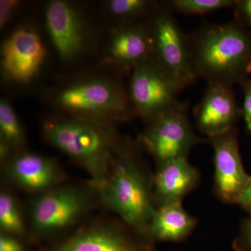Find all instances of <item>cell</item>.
<instances>
[{
  "mask_svg": "<svg viewBox=\"0 0 251 251\" xmlns=\"http://www.w3.org/2000/svg\"><path fill=\"white\" fill-rule=\"evenodd\" d=\"M197 78L242 85L251 74V31L239 20L204 23L188 34Z\"/></svg>",
  "mask_w": 251,
  "mask_h": 251,
  "instance_id": "obj_1",
  "label": "cell"
},
{
  "mask_svg": "<svg viewBox=\"0 0 251 251\" xmlns=\"http://www.w3.org/2000/svg\"><path fill=\"white\" fill-rule=\"evenodd\" d=\"M106 181L99 191L100 201L135 233L149 239L150 221L156 205L150 182L131 150L117 148Z\"/></svg>",
  "mask_w": 251,
  "mask_h": 251,
  "instance_id": "obj_2",
  "label": "cell"
},
{
  "mask_svg": "<svg viewBox=\"0 0 251 251\" xmlns=\"http://www.w3.org/2000/svg\"><path fill=\"white\" fill-rule=\"evenodd\" d=\"M44 134L54 147L88 173L99 191L106 181L117 145L95 122L76 117L48 121Z\"/></svg>",
  "mask_w": 251,
  "mask_h": 251,
  "instance_id": "obj_3",
  "label": "cell"
},
{
  "mask_svg": "<svg viewBox=\"0 0 251 251\" xmlns=\"http://www.w3.org/2000/svg\"><path fill=\"white\" fill-rule=\"evenodd\" d=\"M98 201L99 191L90 186L59 185L37 195L29 206V223L36 235L59 232L78 221Z\"/></svg>",
  "mask_w": 251,
  "mask_h": 251,
  "instance_id": "obj_4",
  "label": "cell"
},
{
  "mask_svg": "<svg viewBox=\"0 0 251 251\" xmlns=\"http://www.w3.org/2000/svg\"><path fill=\"white\" fill-rule=\"evenodd\" d=\"M151 60L171 77L181 91L197 80L191 62L188 35L183 31L171 10L159 6L149 21Z\"/></svg>",
  "mask_w": 251,
  "mask_h": 251,
  "instance_id": "obj_5",
  "label": "cell"
},
{
  "mask_svg": "<svg viewBox=\"0 0 251 251\" xmlns=\"http://www.w3.org/2000/svg\"><path fill=\"white\" fill-rule=\"evenodd\" d=\"M63 108L95 122L127 120L135 112L128 94L108 81L92 79L65 87L57 97Z\"/></svg>",
  "mask_w": 251,
  "mask_h": 251,
  "instance_id": "obj_6",
  "label": "cell"
},
{
  "mask_svg": "<svg viewBox=\"0 0 251 251\" xmlns=\"http://www.w3.org/2000/svg\"><path fill=\"white\" fill-rule=\"evenodd\" d=\"M188 110V104L180 102L149 123L140 137L143 148L158 164L187 158L190 151L202 141L193 131Z\"/></svg>",
  "mask_w": 251,
  "mask_h": 251,
  "instance_id": "obj_7",
  "label": "cell"
},
{
  "mask_svg": "<svg viewBox=\"0 0 251 251\" xmlns=\"http://www.w3.org/2000/svg\"><path fill=\"white\" fill-rule=\"evenodd\" d=\"M181 90L151 60L132 70L128 97L135 113L150 123L180 103Z\"/></svg>",
  "mask_w": 251,
  "mask_h": 251,
  "instance_id": "obj_8",
  "label": "cell"
},
{
  "mask_svg": "<svg viewBox=\"0 0 251 251\" xmlns=\"http://www.w3.org/2000/svg\"><path fill=\"white\" fill-rule=\"evenodd\" d=\"M208 139L214 151V192L226 204H237L251 175L243 165L237 127Z\"/></svg>",
  "mask_w": 251,
  "mask_h": 251,
  "instance_id": "obj_9",
  "label": "cell"
},
{
  "mask_svg": "<svg viewBox=\"0 0 251 251\" xmlns=\"http://www.w3.org/2000/svg\"><path fill=\"white\" fill-rule=\"evenodd\" d=\"M40 36L31 28L16 29L1 46V66L9 80L27 84L39 74L46 58Z\"/></svg>",
  "mask_w": 251,
  "mask_h": 251,
  "instance_id": "obj_10",
  "label": "cell"
},
{
  "mask_svg": "<svg viewBox=\"0 0 251 251\" xmlns=\"http://www.w3.org/2000/svg\"><path fill=\"white\" fill-rule=\"evenodd\" d=\"M46 23L50 37L59 57L71 62L83 52L87 29L78 11L70 3L53 0L46 9Z\"/></svg>",
  "mask_w": 251,
  "mask_h": 251,
  "instance_id": "obj_11",
  "label": "cell"
},
{
  "mask_svg": "<svg viewBox=\"0 0 251 251\" xmlns=\"http://www.w3.org/2000/svg\"><path fill=\"white\" fill-rule=\"evenodd\" d=\"M198 129L208 138L221 134L236 127L242 117L231 86L207 83L201 101L194 109Z\"/></svg>",
  "mask_w": 251,
  "mask_h": 251,
  "instance_id": "obj_12",
  "label": "cell"
},
{
  "mask_svg": "<svg viewBox=\"0 0 251 251\" xmlns=\"http://www.w3.org/2000/svg\"><path fill=\"white\" fill-rule=\"evenodd\" d=\"M6 177L27 192L41 193L62 184L64 174L54 160L36 153L21 151L5 163Z\"/></svg>",
  "mask_w": 251,
  "mask_h": 251,
  "instance_id": "obj_13",
  "label": "cell"
},
{
  "mask_svg": "<svg viewBox=\"0 0 251 251\" xmlns=\"http://www.w3.org/2000/svg\"><path fill=\"white\" fill-rule=\"evenodd\" d=\"M50 251H153L138 244L113 225L98 224L81 229Z\"/></svg>",
  "mask_w": 251,
  "mask_h": 251,
  "instance_id": "obj_14",
  "label": "cell"
},
{
  "mask_svg": "<svg viewBox=\"0 0 251 251\" xmlns=\"http://www.w3.org/2000/svg\"><path fill=\"white\" fill-rule=\"evenodd\" d=\"M199 182V172L187 158H176L158 164L152 179L156 206L182 202L183 198L197 187Z\"/></svg>",
  "mask_w": 251,
  "mask_h": 251,
  "instance_id": "obj_15",
  "label": "cell"
},
{
  "mask_svg": "<svg viewBox=\"0 0 251 251\" xmlns=\"http://www.w3.org/2000/svg\"><path fill=\"white\" fill-rule=\"evenodd\" d=\"M151 54L149 21L122 24L112 36L110 56L122 69L133 70L142 63L151 59Z\"/></svg>",
  "mask_w": 251,
  "mask_h": 251,
  "instance_id": "obj_16",
  "label": "cell"
},
{
  "mask_svg": "<svg viewBox=\"0 0 251 251\" xmlns=\"http://www.w3.org/2000/svg\"><path fill=\"white\" fill-rule=\"evenodd\" d=\"M196 225L197 220L188 214L182 202L158 206L150 221L149 239L180 242L192 233Z\"/></svg>",
  "mask_w": 251,
  "mask_h": 251,
  "instance_id": "obj_17",
  "label": "cell"
},
{
  "mask_svg": "<svg viewBox=\"0 0 251 251\" xmlns=\"http://www.w3.org/2000/svg\"><path fill=\"white\" fill-rule=\"evenodd\" d=\"M160 6L147 0H112L108 2L110 12L122 21V24L150 21Z\"/></svg>",
  "mask_w": 251,
  "mask_h": 251,
  "instance_id": "obj_18",
  "label": "cell"
},
{
  "mask_svg": "<svg viewBox=\"0 0 251 251\" xmlns=\"http://www.w3.org/2000/svg\"><path fill=\"white\" fill-rule=\"evenodd\" d=\"M0 140L7 144L15 154L23 151L25 143L24 130L16 112L3 99L0 101Z\"/></svg>",
  "mask_w": 251,
  "mask_h": 251,
  "instance_id": "obj_19",
  "label": "cell"
},
{
  "mask_svg": "<svg viewBox=\"0 0 251 251\" xmlns=\"http://www.w3.org/2000/svg\"><path fill=\"white\" fill-rule=\"evenodd\" d=\"M0 227L1 233L14 237H21L26 232L25 223L17 200L5 191L0 194Z\"/></svg>",
  "mask_w": 251,
  "mask_h": 251,
  "instance_id": "obj_20",
  "label": "cell"
},
{
  "mask_svg": "<svg viewBox=\"0 0 251 251\" xmlns=\"http://www.w3.org/2000/svg\"><path fill=\"white\" fill-rule=\"evenodd\" d=\"M237 0H171L167 6L171 11L186 15H206L217 10L234 8Z\"/></svg>",
  "mask_w": 251,
  "mask_h": 251,
  "instance_id": "obj_21",
  "label": "cell"
},
{
  "mask_svg": "<svg viewBox=\"0 0 251 251\" xmlns=\"http://www.w3.org/2000/svg\"><path fill=\"white\" fill-rule=\"evenodd\" d=\"M233 247L237 251H251V216L245 218L241 223L239 234Z\"/></svg>",
  "mask_w": 251,
  "mask_h": 251,
  "instance_id": "obj_22",
  "label": "cell"
},
{
  "mask_svg": "<svg viewBox=\"0 0 251 251\" xmlns=\"http://www.w3.org/2000/svg\"><path fill=\"white\" fill-rule=\"evenodd\" d=\"M242 87L244 92L242 117L244 120L246 129L251 133V77L248 78L242 84Z\"/></svg>",
  "mask_w": 251,
  "mask_h": 251,
  "instance_id": "obj_23",
  "label": "cell"
},
{
  "mask_svg": "<svg viewBox=\"0 0 251 251\" xmlns=\"http://www.w3.org/2000/svg\"><path fill=\"white\" fill-rule=\"evenodd\" d=\"M234 9L237 19L251 31V0H237Z\"/></svg>",
  "mask_w": 251,
  "mask_h": 251,
  "instance_id": "obj_24",
  "label": "cell"
},
{
  "mask_svg": "<svg viewBox=\"0 0 251 251\" xmlns=\"http://www.w3.org/2000/svg\"><path fill=\"white\" fill-rule=\"evenodd\" d=\"M19 2L14 0L0 1V27H4L9 21Z\"/></svg>",
  "mask_w": 251,
  "mask_h": 251,
  "instance_id": "obj_25",
  "label": "cell"
},
{
  "mask_svg": "<svg viewBox=\"0 0 251 251\" xmlns=\"http://www.w3.org/2000/svg\"><path fill=\"white\" fill-rule=\"evenodd\" d=\"M0 251H25V249L16 237L1 233L0 236Z\"/></svg>",
  "mask_w": 251,
  "mask_h": 251,
  "instance_id": "obj_26",
  "label": "cell"
},
{
  "mask_svg": "<svg viewBox=\"0 0 251 251\" xmlns=\"http://www.w3.org/2000/svg\"><path fill=\"white\" fill-rule=\"evenodd\" d=\"M237 204L251 216V175L246 188L241 195Z\"/></svg>",
  "mask_w": 251,
  "mask_h": 251,
  "instance_id": "obj_27",
  "label": "cell"
}]
</instances>
